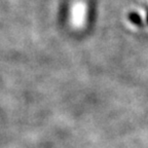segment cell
I'll use <instances>...</instances> for the list:
<instances>
[{
  "mask_svg": "<svg viewBox=\"0 0 148 148\" xmlns=\"http://www.w3.org/2000/svg\"><path fill=\"white\" fill-rule=\"evenodd\" d=\"M86 4L82 2H77L74 5L71 12L72 23L75 27H81L86 20Z\"/></svg>",
  "mask_w": 148,
  "mask_h": 148,
  "instance_id": "cell-1",
  "label": "cell"
}]
</instances>
